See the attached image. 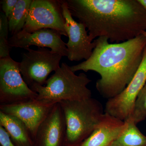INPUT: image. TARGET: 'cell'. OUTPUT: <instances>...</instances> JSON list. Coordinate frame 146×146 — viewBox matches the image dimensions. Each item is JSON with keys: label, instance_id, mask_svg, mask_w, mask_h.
I'll return each mask as SVG.
<instances>
[{"label": "cell", "instance_id": "3957f363", "mask_svg": "<svg viewBox=\"0 0 146 146\" xmlns=\"http://www.w3.org/2000/svg\"><path fill=\"white\" fill-rule=\"evenodd\" d=\"M65 63L48 79L44 86H36L31 90L37 94L36 100L53 105L65 101L81 100L91 98L92 93L87 87L91 80L86 74L77 75Z\"/></svg>", "mask_w": 146, "mask_h": 146}, {"label": "cell", "instance_id": "2e32d148", "mask_svg": "<svg viewBox=\"0 0 146 146\" xmlns=\"http://www.w3.org/2000/svg\"><path fill=\"white\" fill-rule=\"evenodd\" d=\"M32 1L18 0L13 11L8 18L9 31L12 36L23 29Z\"/></svg>", "mask_w": 146, "mask_h": 146}, {"label": "cell", "instance_id": "ffe728a7", "mask_svg": "<svg viewBox=\"0 0 146 146\" xmlns=\"http://www.w3.org/2000/svg\"><path fill=\"white\" fill-rule=\"evenodd\" d=\"M0 143L1 146H16L7 131L0 125Z\"/></svg>", "mask_w": 146, "mask_h": 146}, {"label": "cell", "instance_id": "5bb4252c", "mask_svg": "<svg viewBox=\"0 0 146 146\" xmlns=\"http://www.w3.org/2000/svg\"><path fill=\"white\" fill-rule=\"evenodd\" d=\"M0 125L7 131L16 146H35L28 129L18 118L0 111Z\"/></svg>", "mask_w": 146, "mask_h": 146}, {"label": "cell", "instance_id": "8fae6325", "mask_svg": "<svg viewBox=\"0 0 146 146\" xmlns=\"http://www.w3.org/2000/svg\"><path fill=\"white\" fill-rule=\"evenodd\" d=\"M54 106L36 100L11 104H1L0 111L18 118L28 129L33 140L38 128Z\"/></svg>", "mask_w": 146, "mask_h": 146}, {"label": "cell", "instance_id": "ba28073f", "mask_svg": "<svg viewBox=\"0 0 146 146\" xmlns=\"http://www.w3.org/2000/svg\"><path fill=\"white\" fill-rule=\"evenodd\" d=\"M146 83V47L141 65L133 78L121 93L108 100L105 112L126 121L131 117L136 98Z\"/></svg>", "mask_w": 146, "mask_h": 146}, {"label": "cell", "instance_id": "4fadbf2b", "mask_svg": "<svg viewBox=\"0 0 146 146\" xmlns=\"http://www.w3.org/2000/svg\"><path fill=\"white\" fill-rule=\"evenodd\" d=\"M125 121L105 112L90 136L79 146H109L127 127Z\"/></svg>", "mask_w": 146, "mask_h": 146}, {"label": "cell", "instance_id": "5b68a950", "mask_svg": "<svg viewBox=\"0 0 146 146\" xmlns=\"http://www.w3.org/2000/svg\"><path fill=\"white\" fill-rule=\"evenodd\" d=\"M23 55L20 70L24 81L31 89L36 86H44L47 78L60 68L62 56L45 48L36 50L30 48Z\"/></svg>", "mask_w": 146, "mask_h": 146}, {"label": "cell", "instance_id": "7a4b0ae2", "mask_svg": "<svg viewBox=\"0 0 146 146\" xmlns=\"http://www.w3.org/2000/svg\"><path fill=\"white\" fill-rule=\"evenodd\" d=\"M107 37L94 40L95 47L90 57L78 65L71 66L73 72L93 71L101 78L96 88L105 98H114L127 87L141 65L146 37L143 35L121 43L110 44Z\"/></svg>", "mask_w": 146, "mask_h": 146}, {"label": "cell", "instance_id": "7402d4cb", "mask_svg": "<svg viewBox=\"0 0 146 146\" xmlns=\"http://www.w3.org/2000/svg\"><path fill=\"white\" fill-rule=\"evenodd\" d=\"M142 35H144V36H145V37H146V31L144 32L143 33H142Z\"/></svg>", "mask_w": 146, "mask_h": 146}, {"label": "cell", "instance_id": "9a60e30c", "mask_svg": "<svg viewBox=\"0 0 146 146\" xmlns=\"http://www.w3.org/2000/svg\"><path fill=\"white\" fill-rule=\"evenodd\" d=\"M125 121L127 125L121 136L109 146H146V136L131 118Z\"/></svg>", "mask_w": 146, "mask_h": 146}, {"label": "cell", "instance_id": "7c38bea8", "mask_svg": "<svg viewBox=\"0 0 146 146\" xmlns=\"http://www.w3.org/2000/svg\"><path fill=\"white\" fill-rule=\"evenodd\" d=\"M66 125L59 103L54 105L38 128L35 138V146H62L65 145Z\"/></svg>", "mask_w": 146, "mask_h": 146}, {"label": "cell", "instance_id": "8992f818", "mask_svg": "<svg viewBox=\"0 0 146 146\" xmlns=\"http://www.w3.org/2000/svg\"><path fill=\"white\" fill-rule=\"evenodd\" d=\"M37 94L24 81L20 63L10 56L0 59V102L11 104L36 100Z\"/></svg>", "mask_w": 146, "mask_h": 146}, {"label": "cell", "instance_id": "52a82bcc", "mask_svg": "<svg viewBox=\"0 0 146 146\" xmlns=\"http://www.w3.org/2000/svg\"><path fill=\"white\" fill-rule=\"evenodd\" d=\"M60 0H33L23 30L32 33L43 29L54 30L68 36Z\"/></svg>", "mask_w": 146, "mask_h": 146}, {"label": "cell", "instance_id": "30bf717a", "mask_svg": "<svg viewBox=\"0 0 146 146\" xmlns=\"http://www.w3.org/2000/svg\"><path fill=\"white\" fill-rule=\"evenodd\" d=\"M61 35L58 32L49 29H41L32 33L22 31L9 38L8 42L11 48L27 49L31 46L48 48L62 57H68V48Z\"/></svg>", "mask_w": 146, "mask_h": 146}, {"label": "cell", "instance_id": "9c48e42d", "mask_svg": "<svg viewBox=\"0 0 146 146\" xmlns=\"http://www.w3.org/2000/svg\"><path fill=\"white\" fill-rule=\"evenodd\" d=\"M60 2L65 31L69 37L68 43L65 44L68 50V59L71 61L86 60L92 54L95 43L90 39L85 25L73 18L66 1L60 0Z\"/></svg>", "mask_w": 146, "mask_h": 146}, {"label": "cell", "instance_id": "277c9868", "mask_svg": "<svg viewBox=\"0 0 146 146\" xmlns=\"http://www.w3.org/2000/svg\"><path fill=\"white\" fill-rule=\"evenodd\" d=\"M63 110L66 125V146H79L94 131L104 109L100 102L91 98L81 100L58 103Z\"/></svg>", "mask_w": 146, "mask_h": 146}, {"label": "cell", "instance_id": "ac0fdd59", "mask_svg": "<svg viewBox=\"0 0 146 146\" xmlns=\"http://www.w3.org/2000/svg\"><path fill=\"white\" fill-rule=\"evenodd\" d=\"M131 119L136 125L146 119V83L138 94Z\"/></svg>", "mask_w": 146, "mask_h": 146}, {"label": "cell", "instance_id": "44dd1931", "mask_svg": "<svg viewBox=\"0 0 146 146\" xmlns=\"http://www.w3.org/2000/svg\"><path fill=\"white\" fill-rule=\"evenodd\" d=\"M138 1L146 10V0H138Z\"/></svg>", "mask_w": 146, "mask_h": 146}, {"label": "cell", "instance_id": "6da1fadb", "mask_svg": "<svg viewBox=\"0 0 146 146\" xmlns=\"http://www.w3.org/2000/svg\"><path fill=\"white\" fill-rule=\"evenodd\" d=\"M73 17L83 24L92 42L107 37L124 42L146 31V10L138 0H67Z\"/></svg>", "mask_w": 146, "mask_h": 146}, {"label": "cell", "instance_id": "d6986e66", "mask_svg": "<svg viewBox=\"0 0 146 146\" xmlns=\"http://www.w3.org/2000/svg\"><path fill=\"white\" fill-rule=\"evenodd\" d=\"M18 0H3L1 4L3 12L7 18L9 17L16 6Z\"/></svg>", "mask_w": 146, "mask_h": 146}, {"label": "cell", "instance_id": "e0dca14e", "mask_svg": "<svg viewBox=\"0 0 146 146\" xmlns=\"http://www.w3.org/2000/svg\"><path fill=\"white\" fill-rule=\"evenodd\" d=\"M9 31L8 18L3 12L0 14V58L9 56L11 47L8 42Z\"/></svg>", "mask_w": 146, "mask_h": 146}]
</instances>
